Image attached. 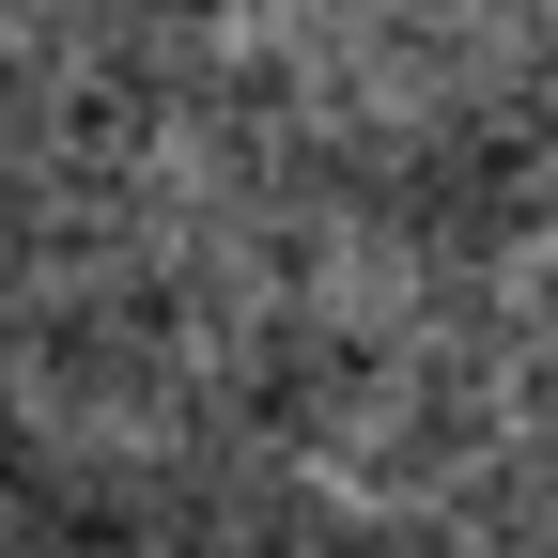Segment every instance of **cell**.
Instances as JSON below:
<instances>
[{
    "instance_id": "6da1fadb",
    "label": "cell",
    "mask_w": 558,
    "mask_h": 558,
    "mask_svg": "<svg viewBox=\"0 0 558 558\" xmlns=\"http://www.w3.org/2000/svg\"><path fill=\"white\" fill-rule=\"evenodd\" d=\"M32 16H62V0H0V32H32Z\"/></svg>"
}]
</instances>
